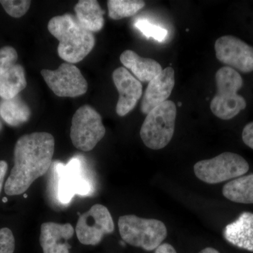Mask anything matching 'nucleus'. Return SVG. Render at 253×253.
Segmentation results:
<instances>
[{"label": "nucleus", "mask_w": 253, "mask_h": 253, "mask_svg": "<svg viewBox=\"0 0 253 253\" xmlns=\"http://www.w3.org/2000/svg\"><path fill=\"white\" fill-rule=\"evenodd\" d=\"M8 170V164L6 161H0V194L4 184V178Z\"/></svg>", "instance_id": "nucleus-27"}, {"label": "nucleus", "mask_w": 253, "mask_h": 253, "mask_svg": "<svg viewBox=\"0 0 253 253\" xmlns=\"http://www.w3.org/2000/svg\"><path fill=\"white\" fill-rule=\"evenodd\" d=\"M3 126L2 123H1V121H0V131L2 130Z\"/></svg>", "instance_id": "nucleus-30"}, {"label": "nucleus", "mask_w": 253, "mask_h": 253, "mask_svg": "<svg viewBox=\"0 0 253 253\" xmlns=\"http://www.w3.org/2000/svg\"><path fill=\"white\" fill-rule=\"evenodd\" d=\"M121 63L130 70L138 81L150 83L162 72L161 64L152 59L143 58L132 50H126L121 55Z\"/></svg>", "instance_id": "nucleus-16"}, {"label": "nucleus", "mask_w": 253, "mask_h": 253, "mask_svg": "<svg viewBox=\"0 0 253 253\" xmlns=\"http://www.w3.org/2000/svg\"><path fill=\"white\" fill-rule=\"evenodd\" d=\"M176 116V105L168 100L150 111L140 129L145 146L153 150L166 147L174 135Z\"/></svg>", "instance_id": "nucleus-5"}, {"label": "nucleus", "mask_w": 253, "mask_h": 253, "mask_svg": "<svg viewBox=\"0 0 253 253\" xmlns=\"http://www.w3.org/2000/svg\"><path fill=\"white\" fill-rule=\"evenodd\" d=\"M27 86L25 70L20 64H15L0 76V98L10 99L18 96Z\"/></svg>", "instance_id": "nucleus-19"}, {"label": "nucleus", "mask_w": 253, "mask_h": 253, "mask_svg": "<svg viewBox=\"0 0 253 253\" xmlns=\"http://www.w3.org/2000/svg\"><path fill=\"white\" fill-rule=\"evenodd\" d=\"M74 228L69 223H43L40 235L43 253H70L71 247L68 241L74 235Z\"/></svg>", "instance_id": "nucleus-14"}, {"label": "nucleus", "mask_w": 253, "mask_h": 253, "mask_svg": "<svg viewBox=\"0 0 253 253\" xmlns=\"http://www.w3.org/2000/svg\"><path fill=\"white\" fill-rule=\"evenodd\" d=\"M226 241L239 249L253 252V213L243 212L224 231Z\"/></svg>", "instance_id": "nucleus-15"}, {"label": "nucleus", "mask_w": 253, "mask_h": 253, "mask_svg": "<svg viewBox=\"0 0 253 253\" xmlns=\"http://www.w3.org/2000/svg\"><path fill=\"white\" fill-rule=\"evenodd\" d=\"M174 84V69L171 67L165 68L157 77L149 83L141 101V112L147 115L154 108L168 101Z\"/></svg>", "instance_id": "nucleus-13"}, {"label": "nucleus", "mask_w": 253, "mask_h": 253, "mask_svg": "<svg viewBox=\"0 0 253 253\" xmlns=\"http://www.w3.org/2000/svg\"><path fill=\"white\" fill-rule=\"evenodd\" d=\"M105 134L106 129L101 116L91 106L84 105L73 115L71 139L76 149L85 152L91 151Z\"/></svg>", "instance_id": "nucleus-7"}, {"label": "nucleus", "mask_w": 253, "mask_h": 253, "mask_svg": "<svg viewBox=\"0 0 253 253\" xmlns=\"http://www.w3.org/2000/svg\"><path fill=\"white\" fill-rule=\"evenodd\" d=\"M17 51L12 46H6L0 49V76L16 64Z\"/></svg>", "instance_id": "nucleus-24"}, {"label": "nucleus", "mask_w": 253, "mask_h": 253, "mask_svg": "<svg viewBox=\"0 0 253 253\" xmlns=\"http://www.w3.org/2000/svg\"><path fill=\"white\" fill-rule=\"evenodd\" d=\"M134 27L146 38H152L158 42L164 41L168 34L167 30L153 24L146 19H138L134 22Z\"/></svg>", "instance_id": "nucleus-22"}, {"label": "nucleus", "mask_w": 253, "mask_h": 253, "mask_svg": "<svg viewBox=\"0 0 253 253\" xmlns=\"http://www.w3.org/2000/svg\"><path fill=\"white\" fill-rule=\"evenodd\" d=\"M155 253H176V251L170 244H162L156 249Z\"/></svg>", "instance_id": "nucleus-28"}, {"label": "nucleus", "mask_w": 253, "mask_h": 253, "mask_svg": "<svg viewBox=\"0 0 253 253\" xmlns=\"http://www.w3.org/2000/svg\"><path fill=\"white\" fill-rule=\"evenodd\" d=\"M242 139L245 144L253 149V122L245 126L242 132Z\"/></svg>", "instance_id": "nucleus-26"}, {"label": "nucleus", "mask_w": 253, "mask_h": 253, "mask_svg": "<svg viewBox=\"0 0 253 253\" xmlns=\"http://www.w3.org/2000/svg\"><path fill=\"white\" fill-rule=\"evenodd\" d=\"M76 18L87 31L98 32L104 27V11H103L97 1L81 0L75 6Z\"/></svg>", "instance_id": "nucleus-17"}, {"label": "nucleus", "mask_w": 253, "mask_h": 253, "mask_svg": "<svg viewBox=\"0 0 253 253\" xmlns=\"http://www.w3.org/2000/svg\"><path fill=\"white\" fill-rule=\"evenodd\" d=\"M41 74L50 89L60 97H77L87 91V82L72 63H62L55 71L42 70Z\"/></svg>", "instance_id": "nucleus-9"}, {"label": "nucleus", "mask_w": 253, "mask_h": 253, "mask_svg": "<svg viewBox=\"0 0 253 253\" xmlns=\"http://www.w3.org/2000/svg\"><path fill=\"white\" fill-rule=\"evenodd\" d=\"M31 109L19 96L0 99V118L11 126H21L31 117Z\"/></svg>", "instance_id": "nucleus-18"}, {"label": "nucleus", "mask_w": 253, "mask_h": 253, "mask_svg": "<svg viewBox=\"0 0 253 253\" xmlns=\"http://www.w3.org/2000/svg\"><path fill=\"white\" fill-rule=\"evenodd\" d=\"M15 239L9 228L0 229V253H14Z\"/></svg>", "instance_id": "nucleus-25"}, {"label": "nucleus", "mask_w": 253, "mask_h": 253, "mask_svg": "<svg viewBox=\"0 0 253 253\" xmlns=\"http://www.w3.org/2000/svg\"><path fill=\"white\" fill-rule=\"evenodd\" d=\"M113 80L119 93L116 113L125 116L135 107L142 95V84L126 68L120 67L113 73Z\"/></svg>", "instance_id": "nucleus-12"}, {"label": "nucleus", "mask_w": 253, "mask_h": 253, "mask_svg": "<svg viewBox=\"0 0 253 253\" xmlns=\"http://www.w3.org/2000/svg\"><path fill=\"white\" fill-rule=\"evenodd\" d=\"M222 194L232 202L253 204V174L229 181L223 186Z\"/></svg>", "instance_id": "nucleus-20"}, {"label": "nucleus", "mask_w": 253, "mask_h": 253, "mask_svg": "<svg viewBox=\"0 0 253 253\" xmlns=\"http://www.w3.org/2000/svg\"><path fill=\"white\" fill-rule=\"evenodd\" d=\"M249 164L246 159L234 153H223L211 159L199 161L194 171L200 180L216 184L244 176L249 172Z\"/></svg>", "instance_id": "nucleus-6"}, {"label": "nucleus", "mask_w": 253, "mask_h": 253, "mask_svg": "<svg viewBox=\"0 0 253 253\" xmlns=\"http://www.w3.org/2000/svg\"><path fill=\"white\" fill-rule=\"evenodd\" d=\"M215 81L217 93L211 101V111L224 121L232 119L247 106L244 98L238 94L244 84L242 77L236 70L224 66L216 73Z\"/></svg>", "instance_id": "nucleus-3"}, {"label": "nucleus", "mask_w": 253, "mask_h": 253, "mask_svg": "<svg viewBox=\"0 0 253 253\" xmlns=\"http://www.w3.org/2000/svg\"><path fill=\"white\" fill-rule=\"evenodd\" d=\"M107 5L109 17L120 20L134 16L144 7L145 2L139 0H109Z\"/></svg>", "instance_id": "nucleus-21"}, {"label": "nucleus", "mask_w": 253, "mask_h": 253, "mask_svg": "<svg viewBox=\"0 0 253 253\" xmlns=\"http://www.w3.org/2000/svg\"><path fill=\"white\" fill-rule=\"evenodd\" d=\"M81 160L75 158L66 166H57L59 179L58 197L63 204H68L76 195L86 196L90 194L91 185L82 172Z\"/></svg>", "instance_id": "nucleus-11"}, {"label": "nucleus", "mask_w": 253, "mask_h": 253, "mask_svg": "<svg viewBox=\"0 0 253 253\" xmlns=\"http://www.w3.org/2000/svg\"><path fill=\"white\" fill-rule=\"evenodd\" d=\"M216 57L220 62L244 73L253 71V46L232 36L218 38L214 44Z\"/></svg>", "instance_id": "nucleus-10"}, {"label": "nucleus", "mask_w": 253, "mask_h": 253, "mask_svg": "<svg viewBox=\"0 0 253 253\" xmlns=\"http://www.w3.org/2000/svg\"><path fill=\"white\" fill-rule=\"evenodd\" d=\"M120 234L126 244L147 251L157 249L168 235L167 227L163 221L145 219L126 214L118 220Z\"/></svg>", "instance_id": "nucleus-4"}, {"label": "nucleus", "mask_w": 253, "mask_h": 253, "mask_svg": "<svg viewBox=\"0 0 253 253\" xmlns=\"http://www.w3.org/2000/svg\"><path fill=\"white\" fill-rule=\"evenodd\" d=\"M55 149L54 136L48 132L25 134L16 141L14 165L4 184L5 194H24L33 182L47 172Z\"/></svg>", "instance_id": "nucleus-1"}, {"label": "nucleus", "mask_w": 253, "mask_h": 253, "mask_svg": "<svg viewBox=\"0 0 253 253\" xmlns=\"http://www.w3.org/2000/svg\"><path fill=\"white\" fill-rule=\"evenodd\" d=\"M48 30L59 41L58 54L67 63L80 62L94 48V35L82 26L73 15L66 14L51 18Z\"/></svg>", "instance_id": "nucleus-2"}, {"label": "nucleus", "mask_w": 253, "mask_h": 253, "mask_svg": "<svg viewBox=\"0 0 253 253\" xmlns=\"http://www.w3.org/2000/svg\"><path fill=\"white\" fill-rule=\"evenodd\" d=\"M199 253H219V251H217V250L212 249V248H206V249L202 250V251H201V252H200Z\"/></svg>", "instance_id": "nucleus-29"}, {"label": "nucleus", "mask_w": 253, "mask_h": 253, "mask_svg": "<svg viewBox=\"0 0 253 253\" xmlns=\"http://www.w3.org/2000/svg\"><path fill=\"white\" fill-rule=\"evenodd\" d=\"M115 230L114 221L109 210L101 204L94 205L80 216L76 232L80 242L85 246H96L103 237Z\"/></svg>", "instance_id": "nucleus-8"}, {"label": "nucleus", "mask_w": 253, "mask_h": 253, "mask_svg": "<svg viewBox=\"0 0 253 253\" xmlns=\"http://www.w3.org/2000/svg\"><path fill=\"white\" fill-rule=\"evenodd\" d=\"M0 4L2 5L5 11L9 16L14 18H21L27 13L31 1L27 0H21V1H14V0H1Z\"/></svg>", "instance_id": "nucleus-23"}]
</instances>
